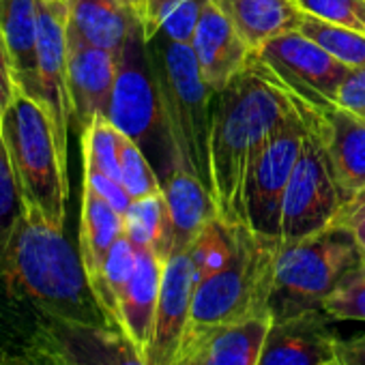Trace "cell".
Instances as JSON below:
<instances>
[{
    "label": "cell",
    "instance_id": "6da1fadb",
    "mask_svg": "<svg viewBox=\"0 0 365 365\" xmlns=\"http://www.w3.org/2000/svg\"><path fill=\"white\" fill-rule=\"evenodd\" d=\"M297 110L288 91L267 71L256 52L250 65L213 101L211 174L220 217L243 224V182L273 131Z\"/></svg>",
    "mask_w": 365,
    "mask_h": 365
},
{
    "label": "cell",
    "instance_id": "7a4b0ae2",
    "mask_svg": "<svg viewBox=\"0 0 365 365\" xmlns=\"http://www.w3.org/2000/svg\"><path fill=\"white\" fill-rule=\"evenodd\" d=\"M11 292L29 297L46 316L108 324L80 258L63 226L24 205L0 254ZM110 327V324H108Z\"/></svg>",
    "mask_w": 365,
    "mask_h": 365
},
{
    "label": "cell",
    "instance_id": "3957f363",
    "mask_svg": "<svg viewBox=\"0 0 365 365\" xmlns=\"http://www.w3.org/2000/svg\"><path fill=\"white\" fill-rule=\"evenodd\" d=\"M148 56L174 159L196 174L213 194L211 131L215 93L207 86L190 43L157 35L148 41Z\"/></svg>",
    "mask_w": 365,
    "mask_h": 365
},
{
    "label": "cell",
    "instance_id": "277c9868",
    "mask_svg": "<svg viewBox=\"0 0 365 365\" xmlns=\"http://www.w3.org/2000/svg\"><path fill=\"white\" fill-rule=\"evenodd\" d=\"M279 245V241L254 235L245 224L237 226L235 252L228 264L196 286L190 327L182 344L230 324L271 318L269 297Z\"/></svg>",
    "mask_w": 365,
    "mask_h": 365
},
{
    "label": "cell",
    "instance_id": "5b68a950",
    "mask_svg": "<svg viewBox=\"0 0 365 365\" xmlns=\"http://www.w3.org/2000/svg\"><path fill=\"white\" fill-rule=\"evenodd\" d=\"M0 138L24 205L37 207L50 222L65 228L69 198L67 153L46 108L18 88L0 120Z\"/></svg>",
    "mask_w": 365,
    "mask_h": 365
},
{
    "label": "cell",
    "instance_id": "8992f818",
    "mask_svg": "<svg viewBox=\"0 0 365 365\" xmlns=\"http://www.w3.org/2000/svg\"><path fill=\"white\" fill-rule=\"evenodd\" d=\"M363 256L354 237L337 224L297 243L279 245L269 297L271 320L322 312L327 297Z\"/></svg>",
    "mask_w": 365,
    "mask_h": 365
},
{
    "label": "cell",
    "instance_id": "52a82bcc",
    "mask_svg": "<svg viewBox=\"0 0 365 365\" xmlns=\"http://www.w3.org/2000/svg\"><path fill=\"white\" fill-rule=\"evenodd\" d=\"M299 108L307 120V131L284 196L279 228L282 245L297 243L329 228L350 198L335 174L320 129V114L303 106Z\"/></svg>",
    "mask_w": 365,
    "mask_h": 365
},
{
    "label": "cell",
    "instance_id": "ba28073f",
    "mask_svg": "<svg viewBox=\"0 0 365 365\" xmlns=\"http://www.w3.org/2000/svg\"><path fill=\"white\" fill-rule=\"evenodd\" d=\"M108 118L120 133L138 142L144 153L157 150V157L161 161L159 148L155 146L157 140L163 153L176 165L142 24L133 29L125 48L118 54V69L108 108Z\"/></svg>",
    "mask_w": 365,
    "mask_h": 365
},
{
    "label": "cell",
    "instance_id": "9c48e42d",
    "mask_svg": "<svg viewBox=\"0 0 365 365\" xmlns=\"http://www.w3.org/2000/svg\"><path fill=\"white\" fill-rule=\"evenodd\" d=\"M305 131L307 120L297 106L273 131L247 170L243 182V224L262 239L279 241L284 196L301 155Z\"/></svg>",
    "mask_w": 365,
    "mask_h": 365
},
{
    "label": "cell",
    "instance_id": "30bf717a",
    "mask_svg": "<svg viewBox=\"0 0 365 365\" xmlns=\"http://www.w3.org/2000/svg\"><path fill=\"white\" fill-rule=\"evenodd\" d=\"M256 56L299 106L316 114L337 103L339 86L352 71L301 31L271 39Z\"/></svg>",
    "mask_w": 365,
    "mask_h": 365
},
{
    "label": "cell",
    "instance_id": "8fae6325",
    "mask_svg": "<svg viewBox=\"0 0 365 365\" xmlns=\"http://www.w3.org/2000/svg\"><path fill=\"white\" fill-rule=\"evenodd\" d=\"M46 318L39 348L50 365H146L131 339L108 324Z\"/></svg>",
    "mask_w": 365,
    "mask_h": 365
},
{
    "label": "cell",
    "instance_id": "7c38bea8",
    "mask_svg": "<svg viewBox=\"0 0 365 365\" xmlns=\"http://www.w3.org/2000/svg\"><path fill=\"white\" fill-rule=\"evenodd\" d=\"M67 18L69 7L65 3L39 0L35 99L50 114L54 131L65 153L71 123V99L67 84Z\"/></svg>",
    "mask_w": 365,
    "mask_h": 365
},
{
    "label": "cell",
    "instance_id": "4fadbf2b",
    "mask_svg": "<svg viewBox=\"0 0 365 365\" xmlns=\"http://www.w3.org/2000/svg\"><path fill=\"white\" fill-rule=\"evenodd\" d=\"M196 294L194 267L187 252H176L163 262L155 327L146 350V365H174L185 339Z\"/></svg>",
    "mask_w": 365,
    "mask_h": 365
},
{
    "label": "cell",
    "instance_id": "5bb4252c",
    "mask_svg": "<svg viewBox=\"0 0 365 365\" xmlns=\"http://www.w3.org/2000/svg\"><path fill=\"white\" fill-rule=\"evenodd\" d=\"M118 56L86 43L67 26V84L71 99V120L82 133L88 123L108 116Z\"/></svg>",
    "mask_w": 365,
    "mask_h": 365
},
{
    "label": "cell",
    "instance_id": "9a60e30c",
    "mask_svg": "<svg viewBox=\"0 0 365 365\" xmlns=\"http://www.w3.org/2000/svg\"><path fill=\"white\" fill-rule=\"evenodd\" d=\"M324 312L271 320L256 365H333L337 333Z\"/></svg>",
    "mask_w": 365,
    "mask_h": 365
},
{
    "label": "cell",
    "instance_id": "2e32d148",
    "mask_svg": "<svg viewBox=\"0 0 365 365\" xmlns=\"http://www.w3.org/2000/svg\"><path fill=\"white\" fill-rule=\"evenodd\" d=\"M190 46L196 54L200 73L213 93L228 86L254 56L245 37L215 0H209L205 7Z\"/></svg>",
    "mask_w": 365,
    "mask_h": 365
},
{
    "label": "cell",
    "instance_id": "e0dca14e",
    "mask_svg": "<svg viewBox=\"0 0 365 365\" xmlns=\"http://www.w3.org/2000/svg\"><path fill=\"white\" fill-rule=\"evenodd\" d=\"M161 185L168 209L172 254L187 252L207 224L220 217L215 198L205 182L180 163L165 174Z\"/></svg>",
    "mask_w": 365,
    "mask_h": 365
},
{
    "label": "cell",
    "instance_id": "ac0fdd59",
    "mask_svg": "<svg viewBox=\"0 0 365 365\" xmlns=\"http://www.w3.org/2000/svg\"><path fill=\"white\" fill-rule=\"evenodd\" d=\"M163 275V260L146 247H138L133 275L120 299V331L146 359L150 344L159 288Z\"/></svg>",
    "mask_w": 365,
    "mask_h": 365
},
{
    "label": "cell",
    "instance_id": "d6986e66",
    "mask_svg": "<svg viewBox=\"0 0 365 365\" xmlns=\"http://www.w3.org/2000/svg\"><path fill=\"white\" fill-rule=\"evenodd\" d=\"M271 318L217 329L200 339L182 344L174 365H256Z\"/></svg>",
    "mask_w": 365,
    "mask_h": 365
},
{
    "label": "cell",
    "instance_id": "ffe728a7",
    "mask_svg": "<svg viewBox=\"0 0 365 365\" xmlns=\"http://www.w3.org/2000/svg\"><path fill=\"white\" fill-rule=\"evenodd\" d=\"M320 129L341 187L350 196L365 190V118L333 103L320 114Z\"/></svg>",
    "mask_w": 365,
    "mask_h": 365
},
{
    "label": "cell",
    "instance_id": "44dd1931",
    "mask_svg": "<svg viewBox=\"0 0 365 365\" xmlns=\"http://www.w3.org/2000/svg\"><path fill=\"white\" fill-rule=\"evenodd\" d=\"M0 35L5 39L18 88L35 97L39 0H0Z\"/></svg>",
    "mask_w": 365,
    "mask_h": 365
},
{
    "label": "cell",
    "instance_id": "7402d4cb",
    "mask_svg": "<svg viewBox=\"0 0 365 365\" xmlns=\"http://www.w3.org/2000/svg\"><path fill=\"white\" fill-rule=\"evenodd\" d=\"M125 235V220L123 215L112 209L103 198L95 192L84 187L82 192V209H80V258L86 271V279L91 290L99 288L106 258L112 245Z\"/></svg>",
    "mask_w": 365,
    "mask_h": 365
},
{
    "label": "cell",
    "instance_id": "603a6c76",
    "mask_svg": "<svg viewBox=\"0 0 365 365\" xmlns=\"http://www.w3.org/2000/svg\"><path fill=\"white\" fill-rule=\"evenodd\" d=\"M142 24L123 0H71L67 26L86 43L120 54L133 29Z\"/></svg>",
    "mask_w": 365,
    "mask_h": 365
},
{
    "label": "cell",
    "instance_id": "cb8c5ba5",
    "mask_svg": "<svg viewBox=\"0 0 365 365\" xmlns=\"http://www.w3.org/2000/svg\"><path fill=\"white\" fill-rule=\"evenodd\" d=\"M215 3L235 22L254 52L279 35L299 31L305 18L297 0H215Z\"/></svg>",
    "mask_w": 365,
    "mask_h": 365
},
{
    "label": "cell",
    "instance_id": "d4e9b609",
    "mask_svg": "<svg viewBox=\"0 0 365 365\" xmlns=\"http://www.w3.org/2000/svg\"><path fill=\"white\" fill-rule=\"evenodd\" d=\"M125 220V237L135 247L153 250L163 262L172 256V237L168 224V209L161 194L146 196L133 200L123 215Z\"/></svg>",
    "mask_w": 365,
    "mask_h": 365
},
{
    "label": "cell",
    "instance_id": "484cf974",
    "mask_svg": "<svg viewBox=\"0 0 365 365\" xmlns=\"http://www.w3.org/2000/svg\"><path fill=\"white\" fill-rule=\"evenodd\" d=\"M209 0H146L142 33L146 43L165 35L178 43H192L196 26Z\"/></svg>",
    "mask_w": 365,
    "mask_h": 365
},
{
    "label": "cell",
    "instance_id": "4316f807",
    "mask_svg": "<svg viewBox=\"0 0 365 365\" xmlns=\"http://www.w3.org/2000/svg\"><path fill=\"white\" fill-rule=\"evenodd\" d=\"M135 258H138V247L123 235L112 245V250L106 258V264H103V275H101L99 288L95 290V299H97L108 324L116 331H120V299H123V292L133 275Z\"/></svg>",
    "mask_w": 365,
    "mask_h": 365
},
{
    "label": "cell",
    "instance_id": "83f0119b",
    "mask_svg": "<svg viewBox=\"0 0 365 365\" xmlns=\"http://www.w3.org/2000/svg\"><path fill=\"white\" fill-rule=\"evenodd\" d=\"M235 239H237V226L226 224L222 217H215L196 237V241L187 250L194 267L196 286L228 264L235 252Z\"/></svg>",
    "mask_w": 365,
    "mask_h": 365
},
{
    "label": "cell",
    "instance_id": "f1b7e54d",
    "mask_svg": "<svg viewBox=\"0 0 365 365\" xmlns=\"http://www.w3.org/2000/svg\"><path fill=\"white\" fill-rule=\"evenodd\" d=\"M299 31L312 41H316L320 48H324L329 54H333L339 63L350 67L352 71L365 67V35L363 33L318 20L307 14Z\"/></svg>",
    "mask_w": 365,
    "mask_h": 365
},
{
    "label": "cell",
    "instance_id": "f546056e",
    "mask_svg": "<svg viewBox=\"0 0 365 365\" xmlns=\"http://www.w3.org/2000/svg\"><path fill=\"white\" fill-rule=\"evenodd\" d=\"M120 140L123 133L108 116H95L82 131L84 165H93L120 180Z\"/></svg>",
    "mask_w": 365,
    "mask_h": 365
},
{
    "label": "cell",
    "instance_id": "4dcf8cb0",
    "mask_svg": "<svg viewBox=\"0 0 365 365\" xmlns=\"http://www.w3.org/2000/svg\"><path fill=\"white\" fill-rule=\"evenodd\" d=\"M120 182L125 185L131 200L161 194V176L153 170L146 153L138 142L123 133L120 140Z\"/></svg>",
    "mask_w": 365,
    "mask_h": 365
},
{
    "label": "cell",
    "instance_id": "1f68e13d",
    "mask_svg": "<svg viewBox=\"0 0 365 365\" xmlns=\"http://www.w3.org/2000/svg\"><path fill=\"white\" fill-rule=\"evenodd\" d=\"M322 312L333 320H363L365 322V256L346 273V277L327 297Z\"/></svg>",
    "mask_w": 365,
    "mask_h": 365
},
{
    "label": "cell",
    "instance_id": "d6a6232c",
    "mask_svg": "<svg viewBox=\"0 0 365 365\" xmlns=\"http://www.w3.org/2000/svg\"><path fill=\"white\" fill-rule=\"evenodd\" d=\"M303 14L365 35V0H297Z\"/></svg>",
    "mask_w": 365,
    "mask_h": 365
},
{
    "label": "cell",
    "instance_id": "836d02e7",
    "mask_svg": "<svg viewBox=\"0 0 365 365\" xmlns=\"http://www.w3.org/2000/svg\"><path fill=\"white\" fill-rule=\"evenodd\" d=\"M24 209V200L18 187L16 174L11 170L3 138H0V254Z\"/></svg>",
    "mask_w": 365,
    "mask_h": 365
},
{
    "label": "cell",
    "instance_id": "e575fe53",
    "mask_svg": "<svg viewBox=\"0 0 365 365\" xmlns=\"http://www.w3.org/2000/svg\"><path fill=\"white\" fill-rule=\"evenodd\" d=\"M84 187H88L99 198H103L120 215H125L129 205L133 202L131 196L127 194L125 185L118 178H114V176H110V174H106V172H101V170H97L93 165H84Z\"/></svg>",
    "mask_w": 365,
    "mask_h": 365
},
{
    "label": "cell",
    "instance_id": "d590c367",
    "mask_svg": "<svg viewBox=\"0 0 365 365\" xmlns=\"http://www.w3.org/2000/svg\"><path fill=\"white\" fill-rule=\"evenodd\" d=\"M333 224L346 228L354 237L359 247L365 252V190H361L348 198V202L344 205V209L339 211V215Z\"/></svg>",
    "mask_w": 365,
    "mask_h": 365
},
{
    "label": "cell",
    "instance_id": "8d00e7d4",
    "mask_svg": "<svg viewBox=\"0 0 365 365\" xmlns=\"http://www.w3.org/2000/svg\"><path fill=\"white\" fill-rule=\"evenodd\" d=\"M337 103L365 118V76H361L359 71H350V76L339 86Z\"/></svg>",
    "mask_w": 365,
    "mask_h": 365
},
{
    "label": "cell",
    "instance_id": "74e56055",
    "mask_svg": "<svg viewBox=\"0 0 365 365\" xmlns=\"http://www.w3.org/2000/svg\"><path fill=\"white\" fill-rule=\"evenodd\" d=\"M16 93H18V84L14 78L11 58H9L5 39H3V35H0V120H3V114L7 112Z\"/></svg>",
    "mask_w": 365,
    "mask_h": 365
},
{
    "label": "cell",
    "instance_id": "f35d334b",
    "mask_svg": "<svg viewBox=\"0 0 365 365\" xmlns=\"http://www.w3.org/2000/svg\"><path fill=\"white\" fill-rule=\"evenodd\" d=\"M337 365H365V335L354 339H337Z\"/></svg>",
    "mask_w": 365,
    "mask_h": 365
},
{
    "label": "cell",
    "instance_id": "ab89813d",
    "mask_svg": "<svg viewBox=\"0 0 365 365\" xmlns=\"http://www.w3.org/2000/svg\"><path fill=\"white\" fill-rule=\"evenodd\" d=\"M123 3L133 11V16L142 22L144 14H146V0H123Z\"/></svg>",
    "mask_w": 365,
    "mask_h": 365
},
{
    "label": "cell",
    "instance_id": "60d3db41",
    "mask_svg": "<svg viewBox=\"0 0 365 365\" xmlns=\"http://www.w3.org/2000/svg\"><path fill=\"white\" fill-rule=\"evenodd\" d=\"M354 71H359L361 76H365V67H363V69H354Z\"/></svg>",
    "mask_w": 365,
    "mask_h": 365
},
{
    "label": "cell",
    "instance_id": "b9f144b4",
    "mask_svg": "<svg viewBox=\"0 0 365 365\" xmlns=\"http://www.w3.org/2000/svg\"><path fill=\"white\" fill-rule=\"evenodd\" d=\"M46 3H63V0H46Z\"/></svg>",
    "mask_w": 365,
    "mask_h": 365
},
{
    "label": "cell",
    "instance_id": "7bdbcfd3",
    "mask_svg": "<svg viewBox=\"0 0 365 365\" xmlns=\"http://www.w3.org/2000/svg\"><path fill=\"white\" fill-rule=\"evenodd\" d=\"M63 3H65V5L69 7V5H71V0H63Z\"/></svg>",
    "mask_w": 365,
    "mask_h": 365
},
{
    "label": "cell",
    "instance_id": "ee69618b",
    "mask_svg": "<svg viewBox=\"0 0 365 365\" xmlns=\"http://www.w3.org/2000/svg\"><path fill=\"white\" fill-rule=\"evenodd\" d=\"M333 365H337V363H333Z\"/></svg>",
    "mask_w": 365,
    "mask_h": 365
}]
</instances>
